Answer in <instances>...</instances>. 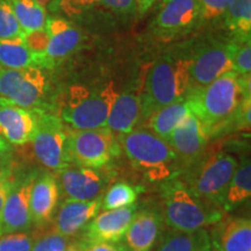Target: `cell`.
<instances>
[{"mask_svg":"<svg viewBox=\"0 0 251 251\" xmlns=\"http://www.w3.org/2000/svg\"><path fill=\"white\" fill-rule=\"evenodd\" d=\"M135 1H136L137 11L140 12V14H146L152 7L156 0H135Z\"/></svg>","mask_w":251,"mask_h":251,"instance_id":"b9f144b4","label":"cell"},{"mask_svg":"<svg viewBox=\"0 0 251 251\" xmlns=\"http://www.w3.org/2000/svg\"><path fill=\"white\" fill-rule=\"evenodd\" d=\"M45 30L49 37L45 55L55 62L76 51L83 39L80 30L61 17L47 18Z\"/></svg>","mask_w":251,"mask_h":251,"instance_id":"ac0fdd59","label":"cell"},{"mask_svg":"<svg viewBox=\"0 0 251 251\" xmlns=\"http://www.w3.org/2000/svg\"><path fill=\"white\" fill-rule=\"evenodd\" d=\"M162 218L155 211L136 213L125 234L128 251H150L161 234Z\"/></svg>","mask_w":251,"mask_h":251,"instance_id":"44dd1931","label":"cell"},{"mask_svg":"<svg viewBox=\"0 0 251 251\" xmlns=\"http://www.w3.org/2000/svg\"><path fill=\"white\" fill-rule=\"evenodd\" d=\"M216 225L211 241L214 251H251L249 218H230Z\"/></svg>","mask_w":251,"mask_h":251,"instance_id":"ffe728a7","label":"cell"},{"mask_svg":"<svg viewBox=\"0 0 251 251\" xmlns=\"http://www.w3.org/2000/svg\"><path fill=\"white\" fill-rule=\"evenodd\" d=\"M48 34L43 29L31 31L25 35V42L29 47V49L33 50L34 52H39V54H45L47 46H48Z\"/></svg>","mask_w":251,"mask_h":251,"instance_id":"8d00e7d4","label":"cell"},{"mask_svg":"<svg viewBox=\"0 0 251 251\" xmlns=\"http://www.w3.org/2000/svg\"><path fill=\"white\" fill-rule=\"evenodd\" d=\"M18 176L14 174V166L7 170L0 172V236L2 235L1 230V216L2 209H4L6 199H7L9 192L17 183Z\"/></svg>","mask_w":251,"mask_h":251,"instance_id":"d590c367","label":"cell"},{"mask_svg":"<svg viewBox=\"0 0 251 251\" xmlns=\"http://www.w3.org/2000/svg\"><path fill=\"white\" fill-rule=\"evenodd\" d=\"M251 197V164L250 159H244L237 166L233 178L226 191L221 208L225 211L236 208Z\"/></svg>","mask_w":251,"mask_h":251,"instance_id":"d4e9b609","label":"cell"},{"mask_svg":"<svg viewBox=\"0 0 251 251\" xmlns=\"http://www.w3.org/2000/svg\"><path fill=\"white\" fill-rule=\"evenodd\" d=\"M209 136L196 115L190 113L175 128L166 142L170 144L178 161L190 165L196 162L205 149Z\"/></svg>","mask_w":251,"mask_h":251,"instance_id":"5bb4252c","label":"cell"},{"mask_svg":"<svg viewBox=\"0 0 251 251\" xmlns=\"http://www.w3.org/2000/svg\"><path fill=\"white\" fill-rule=\"evenodd\" d=\"M117 97L113 83L96 89L83 85L71 86L61 109L62 121L77 130L106 127L109 111Z\"/></svg>","mask_w":251,"mask_h":251,"instance_id":"5b68a950","label":"cell"},{"mask_svg":"<svg viewBox=\"0 0 251 251\" xmlns=\"http://www.w3.org/2000/svg\"><path fill=\"white\" fill-rule=\"evenodd\" d=\"M237 166L235 157L224 151L200 156L188 165L183 181L198 199L207 206L220 209Z\"/></svg>","mask_w":251,"mask_h":251,"instance_id":"277c9868","label":"cell"},{"mask_svg":"<svg viewBox=\"0 0 251 251\" xmlns=\"http://www.w3.org/2000/svg\"><path fill=\"white\" fill-rule=\"evenodd\" d=\"M25 35L15 18L11 0H0V40L24 39Z\"/></svg>","mask_w":251,"mask_h":251,"instance_id":"f546056e","label":"cell"},{"mask_svg":"<svg viewBox=\"0 0 251 251\" xmlns=\"http://www.w3.org/2000/svg\"><path fill=\"white\" fill-rule=\"evenodd\" d=\"M141 121L140 93L124 92L118 94L109 111L106 128L112 133L127 134L135 129Z\"/></svg>","mask_w":251,"mask_h":251,"instance_id":"603a6c76","label":"cell"},{"mask_svg":"<svg viewBox=\"0 0 251 251\" xmlns=\"http://www.w3.org/2000/svg\"><path fill=\"white\" fill-rule=\"evenodd\" d=\"M235 41H214L200 47L190 59V90L200 89L233 71ZM188 90V91H190Z\"/></svg>","mask_w":251,"mask_h":251,"instance_id":"30bf717a","label":"cell"},{"mask_svg":"<svg viewBox=\"0 0 251 251\" xmlns=\"http://www.w3.org/2000/svg\"><path fill=\"white\" fill-rule=\"evenodd\" d=\"M99 2V0H50L49 8L52 12L68 15V17H76L87 11Z\"/></svg>","mask_w":251,"mask_h":251,"instance_id":"1f68e13d","label":"cell"},{"mask_svg":"<svg viewBox=\"0 0 251 251\" xmlns=\"http://www.w3.org/2000/svg\"><path fill=\"white\" fill-rule=\"evenodd\" d=\"M59 199V186L49 172L37 175L30 194L31 224L43 225L54 215Z\"/></svg>","mask_w":251,"mask_h":251,"instance_id":"d6986e66","label":"cell"},{"mask_svg":"<svg viewBox=\"0 0 251 251\" xmlns=\"http://www.w3.org/2000/svg\"><path fill=\"white\" fill-rule=\"evenodd\" d=\"M190 59L165 56L147 72L141 98V120L159 108L184 99L190 90Z\"/></svg>","mask_w":251,"mask_h":251,"instance_id":"7a4b0ae2","label":"cell"},{"mask_svg":"<svg viewBox=\"0 0 251 251\" xmlns=\"http://www.w3.org/2000/svg\"><path fill=\"white\" fill-rule=\"evenodd\" d=\"M235 41L233 54V71L238 75H250L251 71V43L250 40Z\"/></svg>","mask_w":251,"mask_h":251,"instance_id":"4dcf8cb0","label":"cell"},{"mask_svg":"<svg viewBox=\"0 0 251 251\" xmlns=\"http://www.w3.org/2000/svg\"><path fill=\"white\" fill-rule=\"evenodd\" d=\"M55 61L45 54L34 52L24 39L0 40V67L6 69H51Z\"/></svg>","mask_w":251,"mask_h":251,"instance_id":"7402d4cb","label":"cell"},{"mask_svg":"<svg viewBox=\"0 0 251 251\" xmlns=\"http://www.w3.org/2000/svg\"><path fill=\"white\" fill-rule=\"evenodd\" d=\"M37 175V172L33 171L18 177L2 209V234L23 233L31 226L30 194Z\"/></svg>","mask_w":251,"mask_h":251,"instance_id":"7c38bea8","label":"cell"},{"mask_svg":"<svg viewBox=\"0 0 251 251\" xmlns=\"http://www.w3.org/2000/svg\"><path fill=\"white\" fill-rule=\"evenodd\" d=\"M137 200V192L134 186L128 183H117L111 186L101 199V208L108 209L124 208L134 205Z\"/></svg>","mask_w":251,"mask_h":251,"instance_id":"83f0119b","label":"cell"},{"mask_svg":"<svg viewBox=\"0 0 251 251\" xmlns=\"http://www.w3.org/2000/svg\"><path fill=\"white\" fill-rule=\"evenodd\" d=\"M57 175L68 199L90 201L102 192V176L96 169L69 165L57 171Z\"/></svg>","mask_w":251,"mask_h":251,"instance_id":"2e32d148","label":"cell"},{"mask_svg":"<svg viewBox=\"0 0 251 251\" xmlns=\"http://www.w3.org/2000/svg\"><path fill=\"white\" fill-rule=\"evenodd\" d=\"M48 80L42 69H0V98L28 109L45 111Z\"/></svg>","mask_w":251,"mask_h":251,"instance_id":"52a82bcc","label":"cell"},{"mask_svg":"<svg viewBox=\"0 0 251 251\" xmlns=\"http://www.w3.org/2000/svg\"><path fill=\"white\" fill-rule=\"evenodd\" d=\"M101 209V197L90 201L67 199L61 205L56 216L55 229L65 237L75 236L89 225V222Z\"/></svg>","mask_w":251,"mask_h":251,"instance_id":"e0dca14e","label":"cell"},{"mask_svg":"<svg viewBox=\"0 0 251 251\" xmlns=\"http://www.w3.org/2000/svg\"><path fill=\"white\" fill-rule=\"evenodd\" d=\"M37 1H39L40 4H42L43 6H45L46 4H48V2L50 1V0H37Z\"/></svg>","mask_w":251,"mask_h":251,"instance_id":"ee69618b","label":"cell"},{"mask_svg":"<svg viewBox=\"0 0 251 251\" xmlns=\"http://www.w3.org/2000/svg\"><path fill=\"white\" fill-rule=\"evenodd\" d=\"M67 238L57 233L47 235L31 247V251H67Z\"/></svg>","mask_w":251,"mask_h":251,"instance_id":"e575fe53","label":"cell"},{"mask_svg":"<svg viewBox=\"0 0 251 251\" xmlns=\"http://www.w3.org/2000/svg\"><path fill=\"white\" fill-rule=\"evenodd\" d=\"M31 238L24 231L0 236V251H31Z\"/></svg>","mask_w":251,"mask_h":251,"instance_id":"836d02e7","label":"cell"},{"mask_svg":"<svg viewBox=\"0 0 251 251\" xmlns=\"http://www.w3.org/2000/svg\"><path fill=\"white\" fill-rule=\"evenodd\" d=\"M37 112V128L30 141L35 158L43 166L59 171L71 165L68 151V130L63 121L47 111Z\"/></svg>","mask_w":251,"mask_h":251,"instance_id":"9c48e42d","label":"cell"},{"mask_svg":"<svg viewBox=\"0 0 251 251\" xmlns=\"http://www.w3.org/2000/svg\"><path fill=\"white\" fill-rule=\"evenodd\" d=\"M119 143L135 168L142 170L151 180H161L174 175L178 157L170 144L148 129H135L122 134Z\"/></svg>","mask_w":251,"mask_h":251,"instance_id":"8992f818","label":"cell"},{"mask_svg":"<svg viewBox=\"0 0 251 251\" xmlns=\"http://www.w3.org/2000/svg\"><path fill=\"white\" fill-rule=\"evenodd\" d=\"M164 220L174 231L194 233L224 218L221 209L207 206L198 199L183 180L169 178L162 186Z\"/></svg>","mask_w":251,"mask_h":251,"instance_id":"3957f363","label":"cell"},{"mask_svg":"<svg viewBox=\"0 0 251 251\" xmlns=\"http://www.w3.org/2000/svg\"><path fill=\"white\" fill-rule=\"evenodd\" d=\"M251 97L250 75L226 72L208 85L190 90L186 101L209 137L234 127L241 102Z\"/></svg>","mask_w":251,"mask_h":251,"instance_id":"6da1fadb","label":"cell"},{"mask_svg":"<svg viewBox=\"0 0 251 251\" xmlns=\"http://www.w3.org/2000/svg\"><path fill=\"white\" fill-rule=\"evenodd\" d=\"M13 166V149H12L11 143L0 136V172Z\"/></svg>","mask_w":251,"mask_h":251,"instance_id":"f35d334b","label":"cell"},{"mask_svg":"<svg viewBox=\"0 0 251 251\" xmlns=\"http://www.w3.org/2000/svg\"><path fill=\"white\" fill-rule=\"evenodd\" d=\"M99 2L120 14H133L137 11L135 0H99Z\"/></svg>","mask_w":251,"mask_h":251,"instance_id":"74e56055","label":"cell"},{"mask_svg":"<svg viewBox=\"0 0 251 251\" xmlns=\"http://www.w3.org/2000/svg\"><path fill=\"white\" fill-rule=\"evenodd\" d=\"M205 229L194 233H175L166 235L157 251H192L201 240Z\"/></svg>","mask_w":251,"mask_h":251,"instance_id":"f1b7e54d","label":"cell"},{"mask_svg":"<svg viewBox=\"0 0 251 251\" xmlns=\"http://www.w3.org/2000/svg\"><path fill=\"white\" fill-rule=\"evenodd\" d=\"M67 251H84L79 246H69Z\"/></svg>","mask_w":251,"mask_h":251,"instance_id":"7bdbcfd3","label":"cell"},{"mask_svg":"<svg viewBox=\"0 0 251 251\" xmlns=\"http://www.w3.org/2000/svg\"><path fill=\"white\" fill-rule=\"evenodd\" d=\"M136 205H131L98 213L85 227V243L121 241L136 215Z\"/></svg>","mask_w":251,"mask_h":251,"instance_id":"4fadbf2b","label":"cell"},{"mask_svg":"<svg viewBox=\"0 0 251 251\" xmlns=\"http://www.w3.org/2000/svg\"><path fill=\"white\" fill-rule=\"evenodd\" d=\"M202 21H213L224 17L233 0H198Z\"/></svg>","mask_w":251,"mask_h":251,"instance_id":"d6a6232c","label":"cell"},{"mask_svg":"<svg viewBox=\"0 0 251 251\" xmlns=\"http://www.w3.org/2000/svg\"><path fill=\"white\" fill-rule=\"evenodd\" d=\"M11 5L25 34L45 28L47 11L37 0H11Z\"/></svg>","mask_w":251,"mask_h":251,"instance_id":"4316f807","label":"cell"},{"mask_svg":"<svg viewBox=\"0 0 251 251\" xmlns=\"http://www.w3.org/2000/svg\"><path fill=\"white\" fill-rule=\"evenodd\" d=\"M191 113L186 98L159 108L147 119V127L152 133L168 141L172 131Z\"/></svg>","mask_w":251,"mask_h":251,"instance_id":"cb8c5ba5","label":"cell"},{"mask_svg":"<svg viewBox=\"0 0 251 251\" xmlns=\"http://www.w3.org/2000/svg\"><path fill=\"white\" fill-rule=\"evenodd\" d=\"M222 18L235 39H251V0H233Z\"/></svg>","mask_w":251,"mask_h":251,"instance_id":"484cf974","label":"cell"},{"mask_svg":"<svg viewBox=\"0 0 251 251\" xmlns=\"http://www.w3.org/2000/svg\"><path fill=\"white\" fill-rule=\"evenodd\" d=\"M200 23L198 0H165L153 19L151 31L156 39L171 41L191 33Z\"/></svg>","mask_w":251,"mask_h":251,"instance_id":"8fae6325","label":"cell"},{"mask_svg":"<svg viewBox=\"0 0 251 251\" xmlns=\"http://www.w3.org/2000/svg\"><path fill=\"white\" fill-rule=\"evenodd\" d=\"M68 151L71 164L98 170L119 152V144L108 128L68 130Z\"/></svg>","mask_w":251,"mask_h":251,"instance_id":"ba28073f","label":"cell"},{"mask_svg":"<svg viewBox=\"0 0 251 251\" xmlns=\"http://www.w3.org/2000/svg\"><path fill=\"white\" fill-rule=\"evenodd\" d=\"M0 69H1V67H0Z\"/></svg>","mask_w":251,"mask_h":251,"instance_id":"f6af8a7d","label":"cell"},{"mask_svg":"<svg viewBox=\"0 0 251 251\" xmlns=\"http://www.w3.org/2000/svg\"><path fill=\"white\" fill-rule=\"evenodd\" d=\"M84 251H128L119 242H93L86 243Z\"/></svg>","mask_w":251,"mask_h":251,"instance_id":"ab89813d","label":"cell"},{"mask_svg":"<svg viewBox=\"0 0 251 251\" xmlns=\"http://www.w3.org/2000/svg\"><path fill=\"white\" fill-rule=\"evenodd\" d=\"M192 251H214L211 242V238H209V235L207 231L203 233L201 240L199 241V243L197 244L196 248H194Z\"/></svg>","mask_w":251,"mask_h":251,"instance_id":"60d3db41","label":"cell"},{"mask_svg":"<svg viewBox=\"0 0 251 251\" xmlns=\"http://www.w3.org/2000/svg\"><path fill=\"white\" fill-rule=\"evenodd\" d=\"M37 128L36 109H28L0 98V136L11 144L30 142Z\"/></svg>","mask_w":251,"mask_h":251,"instance_id":"9a60e30c","label":"cell"}]
</instances>
